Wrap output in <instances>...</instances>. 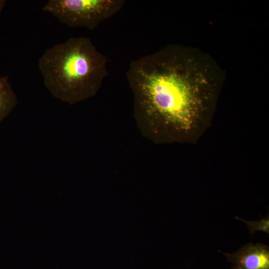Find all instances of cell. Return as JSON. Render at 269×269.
Masks as SVG:
<instances>
[{
	"instance_id": "cell-1",
	"label": "cell",
	"mask_w": 269,
	"mask_h": 269,
	"mask_svg": "<svg viewBox=\"0 0 269 269\" xmlns=\"http://www.w3.org/2000/svg\"><path fill=\"white\" fill-rule=\"evenodd\" d=\"M126 75L139 118L181 129L191 126L207 92L223 78L211 58L178 45L132 61Z\"/></svg>"
},
{
	"instance_id": "cell-2",
	"label": "cell",
	"mask_w": 269,
	"mask_h": 269,
	"mask_svg": "<svg viewBox=\"0 0 269 269\" xmlns=\"http://www.w3.org/2000/svg\"><path fill=\"white\" fill-rule=\"evenodd\" d=\"M107 58L86 37H71L47 49L38 61L45 87L70 104L95 95L108 75Z\"/></svg>"
},
{
	"instance_id": "cell-3",
	"label": "cell",
	"mask_w": 269,
	"mask_h": 269,
	"mask_svg": "<svg viewBox=\"0 0 269 269\" xmlns=\"http://www.w3.org/2000/svg\"><path fill=\"white\" fill-rule=\"evenodd\" d=\"M124 0H49L43 7L70 27L93 29L119 12Z\"/></svg>"
},
{
	"instance_id": "cell-4",
	"label": "cell",
	"mask_w": 269,
	"mask_h": 269,
	"mask_svg": "<svg viewBox=\"0 0 269 269\" xmlns=\"http://www.w3.org/2000/svg\"><path fill=\"white\" fill-rule=\"evenodd\" d=\"M221 253L232 264L231 269H269V247L263 244L249 243L233 253Z\"/></svg>"
},
{
	"instance_id": "cell-5",
	"label": "cell",
	"mask_w": 269,
	"mask_h": 269,
	"mask_svg": "<svg viewBox=\"0 0 269 269\" xmlns=\"http://www.w3.org/2000/svg\"><path fill=\"white\" fill-rule=\"evenodd\" d=\"M17 103L8 76H0V122L14 110Z\"/></svg>"
},
{
	"instance_id": "cell-6",
	"label": "cell",
	"mask_w": 269,
	"mask_h": 269,
	"mask_svg": "<svg viewBox=\"0 0 269 269\" xmlns=\"http://www.w3.org/2000/svg\"><path fill=\"white\" fill-rule=\"evenodd\" d=\"M235 218L244 222L247 224L249 232L251 234H254L256 231H262L269 234V216L266 218H262L258 221H247L238 217Z\"/></svg>"
},
{
	"instance_id": "cell-7",
	"label": "cell",
	"mask_w": 269,
	"mask_h": 269,
	"mask_svg": "<svg viewBox=\"0 0 269 269\" xmlns=\"http://www.w3.org/2000/svg\"><path fill=\"white\" fill-rule=\"evenodd\" d=\"M5 2L4 0H0V14L5 6Z\"/></svg>"
}]
</instances>
